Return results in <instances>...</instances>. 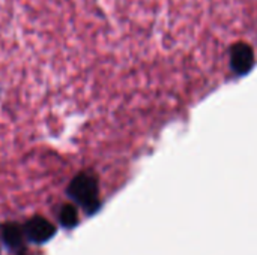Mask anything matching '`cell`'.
I'll use <instances>...</instances> for the list:
<instances>
[{
	"label": "cell",
	"instance_id": "cell-1",
	"mask_svg": "<svg viewBox=\"0 0 257 255\" xmlns=\"http://www.w3.org/2000/svg\"><path fill=\"white\" fill-rule=\"evenodd\" d=\"M68 195L81 207L87 210V213H93L99 207V189L96 177L83 171L78 173L68 186Z\"/></svg>",
	"mask_w": 257,
	"mask_h": 255
},
{
	"label": "cell",
	"instance_id": "cell-2",
	"mask_svg": "<svg viewBox=\"0 0 257 255\" xmlns=\"http://www.w3.org/2000/svg\"><path fill=\"white\" fill-rule=\"evenodd\" d=\"M23 228H24L26 237L35 243H44V242L50 240L56 233V227L42 216L30 218Z\"/></svg>",
	"mask_w": 257,
	"mask_h": 255
},
{
	"label": "cell",
	"instance_id": "cell-3",
	"mask_svg": "<svg viewBox=\"0 0 257 255\" xmlns=\"http://www.w3.org/2000/svg\"><path fill=\"white\" fill-rule=\"evenodd\" d=\"M230 62H232V68L236 74L242 75V74L248 72L254 63L253 50L245 44L235 45L232 50V54H230Z\"/></svg>",
	"mask_w": 257,
	"mask_h": 255
},
{
	"label": "cell",
	"instance_id": "cell-4",
	"mask_svg": "<svg viewBox=\"0 0 257 255\" xmlns=\"http://www.w3.org/2000/svg\"><path fill=\"white\" fill-rule=\"evenodd\" d=\"M2 237H3V242H5L9 248H18V246L23 243V239L26 237L24 228H21V227H20L18 224H15V222L6 224V225L2 228Z\"/></svg>",
	"mask_w": 257,
	"mask_h": 255
},
{
	"label": "cell",
	"instance_id": "cell-5",
	"mask_svg": "<svg viewBox=\"0 0 257 255\" xmlns=\"http://www.w3.org/2000/svg\"><path fill=\"white\" fill-rule=\"evenodd\" d=\"M59 219H60V224L66 228H72L77 225L78 222V212L77 209L72 206V204H65L62 209H60V213H59Z\"/></svg>",
	"mask_w": 257,
	"mask_h": 255
}]
</instances>
